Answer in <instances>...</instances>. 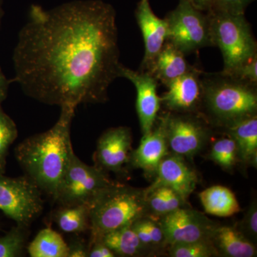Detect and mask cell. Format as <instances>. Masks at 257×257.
Masks as SVG:
<instances>
[{"label": "cell", "mask_w": 257, "mask_h": 257, "mask_svg": "<svg viewBox=\"0 0 257 257\" xmlns=\"http://www.w3.org/2000/svg\"><path fill=\"white\" fill-rule=\"evenodd\" d=\"M186 1L199 11L208 13L212 9L216 0H186Z\"/></svg>", "instance_id": "cell-34"}, {"label": "cell", "mask_w": 257, "mask_h": 257, "mask_svg": "<svg viewBox=\"0 0 257 257\" xmlns=\"http://www.w3.org/2000/svg\"><path fill=\"white\" fill-rule=\"evenodd\" d=\"M155 179L145 194L160 187H167L178 193L187 201L197 187L199 178L197 172L187 163L183 157L169 152L161 161Z\"/></svg>", "instance_id": "cell-14"}, {"label": "cell", "mask_w": 257, "mask_h": 257, "mask_svg": "<svg viewBox=\"0 0 257 257\" xmlns=\"http://www.w3.org/2000/svg\"><path fill=\"white\" fill-rule=\"evenodd\" d=\"M168 247L169 256L172 257H211L219 256L211 241H192L175 243Z\"/></svg>", "instance_id": "cell-26"}, {"label": "cell", "mask_w": 257, "mask_h": 257, "mask_svg": "<svg viewBox=\"0 0 257 257\" xmlns=\"http://www.w3.org/2000/svg\"><path fill=\"white\" fill-rule=\"evenodd\" d=\"M202 71L196 67L166 85L161 104L169 111L199 114L202 99Z\"/></svg>", "instance_id": "cell-13"}, {"label": "cell", "mask_w": 257, "mask_h": 257, "mask_svg": "<svg viewBox=\"0 0 257 257\" xmlns=\"http://www.w3.org/2000/svg\"><path fill=\"white\" fill-rule=\"evenodd\" d=\"M92 243L114 230L150 215L145 189L115 183L101 189L87 203Z\"/></svg>", "instance_id": "cell-4"}, {"label": "cell", "mask_w": 257, "mask_h": 257, "mask_svg": "<svg viewBox=\"0 0 257 257\" xmlns=\"http://www.w3.org/2000/svg\"><path fill=\"white\" fill-rule=\"evenodd\" d=\"M88 257H114L115 254L110 248L106 246L100 240H96L89 243Z\"/></svg>", "instance_id": "cell-32"}, {"label": "cell", "mask_w": 257, "mask_h": 257, "mask_svg": "<svg viewBox=\"0 0 257 257\" xmlns=\"http://www.w3.org/2000/svg\"><path fill=\"white\" fill-rule=\"evenodd\" d=\"M18 130L13 119L0 106V173H4L6 157L12 144L18 138Z\"/></svg>", "instance_id": "cell-27"}, {"label": "cell", "mask_w": 257, "mask_h": 257, "mask_svg": "<svg viewBox=\"0 0 257 257\" xmlns=\"http://www.w3.org/2000/svg\"><path fill=\"white\" fill-rule=\"evenodd\" d=\"M168 153L165 126L160 116L151 132L144 135L138 148L132 151L130 164L134 168L143 170L147 177H155L161 161Z\"/></svg>", "instance_id": "cell-16"}, {"label": "cell", "mask_w": 257, "mask_h": 257, "mask_svg": "<svg viewBox=\"0 0 257 257\" xmlns=\"http://www.w3.org/2000/svg\"><path fill=\"white\" fill-rule=\"evenodd\" d=\"M209 158L224 170H232L239 160L237 145L234 139L229 136L216 141L211 147Z\"/></svg>", "instance_id": "cell-24"}, {"label": "cell", "mask_w": 257, "mask_h": 257, "mask_svg": "<svg viewBox=\"0 0 257 257\" xmlns=\"http://www.w3.org/2000/svg\"><path fill=\"white\" fill-rule=\"evenodd\" d=\"M202 99L199 114L208 124L226 128L256 115V85L221 72H201Z\"/></svg>", "instance_id": "cell-3"}, {"label": "cell", "mask_w": 257, "mask_h": 257, "mask_svg": "<svg viewBox=\"0 0 257 257\" xmlns=\"http://www.w3.org/2000/svg\"><path fill=\"white\" fill-rule=\"evenodd\" d=\"M42 191L27 177L0 175V210L18 225L30 226L44 208Z\"/></svg>", "instance_id": "cell-7"}, {"label": "cell", "mask_w": 257, "mask_h": 257, "mask_svg": "<svg viewBox=\"0 0 257 257\" xmlns=\"http://www.w3.org/2000/svg\"><path fill=\"white\" fill-rule=\"evenodd\" d=\"M159 221L165 233L167 246L175 243L211 241L217 226L200 211L187 207L161 216Z\"/></svg>", "instance_id": "cell-10"}, {"label": "cell", "mask_w": 257, "mask_h": 257, "mask_svg": "<svg viewBox=\"0 0 257 257\" xmlns=\"http://www.w3.org/2000/svg\"><path fill=\"white\" fill-rule=\"evenodd\" d=\"M75 109L61 107L60 117L52 128L27 138L15 148V156L25 175L55 202L74 154L71 125Z\"/></svg>", "instance_id": "cell-2"}, {"label": "cell", "mask_w": 257, "mask_h": 257, "mask_svg": "<svg viewBox=\"0 0 257 257\" xmlns=\"http://www.w3.org/2000/svg\"><path fill=\"white\" fill-rule=\"evenodd\" d=\"M185 55L173 44L166 41L165 45L147 72L151 73L157 81L167 84L192 70Z\"/></svg>", "instance_id": "cell-17"}, {"label": "cell", "mask_w": 257, "mask_h": 257, "mask_svg": "<svg viewBox=\"0 0 257 257\" xmlns=\"http://www.w3.org/2000/svg\"><path fill=\"white\" fill-rule=\"evenodd\" d=\"M116 14L101 0L53 9L34 5L13 50L15 80L35 100L61 107L99 104L119 77Z\"/></svg>", "instance_id": "cell-1"}, {"label": "cell", "mask_w": 257, "mask_h": 257, "mask_svg": "<svg viewBox=\"0 0 257 257\" xmlns=\"http://www.w3.org/2000/svg\"><path fill=\"white\" fill-rule=\"evenodd\" d=\"M54 221L63 232L76 234L85 232L90 227L88 204L60 206L54 213Z\"/></svg>", "instance_id": "cell-23"}, {"label": "cell", "mask_w": 257, "mask_h": 257, "mask_svg": "<svg viewBox=\"0 0 257 257\" xmlns=\"http://www.w3.org/2000/svg\"><path fill=\"white\" fill-rule=\"evenodd\" d=\"M119 77L128 79L136 88L139 121L143 135H147L155 126L162 104L157 94L158 81L147 71H135L122 64L119 67Z\"/></svg>", "instance_id": "cell-11"}, {"label": "cell", "mask_w": 257, "mask_h": 257, "mask_svg": "<svg viewBox=\"0 0 257 257\" xmlns=\"http://www.w3.org/2000/svg\"><path fill=\"white\" fill-rule=\"evenodd\" d=\"M10 82L3 70L0 68V104L6 99L8 95V89H9Z\"/></svg>", "instance_id": "cell-35"}, {"label": "cell", "mask_w": 257, "mask_h": 257, "mask_svg": "<svg viewBox=\"0 0 257 257\" xmlns=\"http://www.w3.org/2000/svg\"><path fill=\"white\" fill-rule=\"evenodd\" d=\"M114 183L105 171L96 165H86L74 154L61 182L55 202L60 206L87 204L101 189Z\"/></svg>", "instance_id": "cell-8"}, {"label": "cell", "mask_w": 257, "mask_h": 257, "mask_svg": "<svg viewBox=\"0 0 257 257\" xmlns=\"http://www.w3.org/2000/svg\"><path fill=\"white\" fill-rule=\"evenodd\" d=\"M240 231L254 243L257 237V207L256 201L251 203L239 226Z\"/></svg>", "instance_id": "cell-29"}, {"label": "cell", "mask_w": 257, "mask_h": 257, "mask_svg": "<svg viewBox=\"0 0 257 257\" xmlns=\"http://www.w3.org/2000/svg\"><path fill=\"white\" fill-rule=\"evenodd\" d=\"M3 0H0V30H1L2 22H3V16H4V11L3 8Z\"/></svg>", "instance_id": "cell-36"}, {"label": "cell", "mask_w": 257, "mask_h": 257, "mask_svg": "<svg viewBox=\"0 0 257 257\" xmlns=\"http://www.w3.org/2000/svg\"><path fill=\"white\" fill-rule=\"evenodd\" d=\"M140 221L150 235L154 248H164L167 246H166L165 233H164L158 219L148 215L141 218Z\"/></svg>", "instance_id": "cell-28"}, {"label": "cell", "mask_w": 257, "mask_h": 257, "mask_svg": "<svg viewBox=\"0 0 257 257\" xmlns=\"http://www.w3.org/2000/svg\"><path fill=\"white\" fill-rule=\"evenodd\" d=\"M165 20L168 28L167 41L184 55L212 47L207 14L196 9L186 0H179L178 5Z\"/></svg>", "instance_id": "cell-6"}, {"label": "cell", "mask_w": 257, "mask_h": 257, "mask_svg": "<svg viewBox=\"0 0 257 257\" xmlns=\"http://www.w3.org/2000/svg\"><path fill=\"white\" fill-rule=\"evenodd\" d=\"M68 257H87L88 246L81 240H76L68 245Z\"/></svg>", "instance_id": "cell-33"}, {"label": "cell", "mask_w": 257, "mask_h": 257, "mask_svg": "<svg viewBox=\"0 0 257 257\" xmlns=\"http://www.w3.org/2000/svg\"><path fill=\"white\" fill-rule=\"evenodd\" d=\"M254 1L256 0H216L210 11L222 12L231 15H244L248 5Z\"/></svg>", "instance_id": "cell-30"}, {"label": "cell", "mask_w": 257, "mask_h": 257, "mask_svg": "<svg viewBox=\"0 0 257 257\" xmlns=\"http://www.w3.org/2000/svg\"><path fill=\"white\" fill-rule=\"evenodd\" d=\"M28 226L18 225L0 237V257L21 256L29 236Z\"/></svg>", "instance_id": "cell-25"}, {"label": "cell", "mask_w": 257, "mask_h": 257, "mask_svg": "<svg viewBox=\"0 0 257 257\" xmlns=\"http://www.w3.org/2000/svg\"><path fill=\"white\" fill-rule=\"evenodd\" d=\"M132 143V132L127 126L106 130L98 140L94 155L95 165L106 172L123 173L130 164Z\"/></svg>", "instance_id": "cell-12"}, {"label": "cell", "mask_w": 257, "mask_h": 257, "mask_svg": "<svg viewBox=\"0 0 257 257\" xmlns=\"http://www.w3.org/2000/svg\"><path fill=\"white\" fill-rule=\"evenodd\" d=\"M204 211L219 217H229L241 211L239 202L232 191L221 185L212 186L199 194Z\"/></svg>", "instance_id": "cell-20"}, {"label": "cell", "mask_w": 257, "mask_h": 257, "mask_svg": "<svg viewBox=\"0 0 257 257\" xmlns=\"http://www.w3.org/2000/svg\"><path fill=\"white\" fill-rule=\"evenodd\" d=\"M28 251L32 257H68L69 246L62 235L45 228L29 244Z\"/></svg>", "instance_id": "cell-22"}, {"label": "cell", "mask_w": 257, "mask_h": 257, "mask_svg": "<svg viewBox=\"0 0 257 257\" xmlns=\"http://www.w3.org/2000/svg\"><path fill=\"white\" fill-rule=\"evenodd\" d=\"M243 81L256 85L257 84V56L243 64L233 73L229 74Z\"/></svg>", "instance_id": "cell-31"}, {"label": "cell", "mask_w": 257, "mask_h": 257, "mask_svg": "<svg viewBox=\"0 0 257 257\" xmlns=\"http://www.w3.org/2000/svg\"><path fill=\"white\" fill-rule=\"evenodd\" d=\"M212 47H219L224 60L222 72L231 74L257 56V43L244 15L207 13Z\"/></svg>", "instance_id": "cell-5"}, {"label": "cell", "mask_w": 257, "mask_h": 257, "mask_svg": "<svg viewBox=\"0 0 257 257\" xmlns=\"http://www.w3.org/2000/svg\"><path fill=\"white\" fill-rule=\"evenodd\" d=\"M135 18L145 43V56L141 71H148L167 40L168 28L165 19L158 18L154 13L150 0L139 1Z\"/></svg>", "instance_id": "cell-15"}, {"label": "cell", "mask_w": 257, "mask_h": 257, "mask_svg": "<svg viewBox=\"0 0 257 257\" xmlns=\"http://www.w3.org/2000/svg\"><path fill=\"white\" fill-rule=\"evenodd\" d=\"M97 240L110 248L115 256H141L150 252L138 239L132 225L106 233Z\"/></svg>", "instance_id": "cell-21"}, {"label": "cell", "mask_w": 257, "mask_h": 257, "mask_svg": "<svg viewBox=\"0 0 257 257\" xmlns=\"http://www.w3.org/2000/svg\"><path fill=\"white\" fill-rule=\"evenodd\" d=\"M225 128L236 142L239 160L256 167L257 115L240 120Z\"/></svg>", "instance_id": "cell-19"}, {"label": "cell", "mask_w": 257, "mask_h": 257, "mask_svg": "<svg viewBox=\"0 0 257 257\" xmlns=\"http://www.w3.org/2000/svg\"><path fill=\"white\" fill-rule=\"evenodd\" d=\"M219 256L226 257H254L256 247L236 226H216L212 237Z\"/></svg>", "instance_id": "cell-18"}, {"label": "cell", "mask_w": 257, "mask_h": 257, "mask_svg": "<svg viewBox=\"0 0 257 257\" xmlns=\"http://www.w3.org/2000/svg\"><path fill=\"white\" fill-rule=\"evenodd\" d=\"M167 145L172 153L193 157L201 152L209 139V124L199 114L169 111L161 115Z\"/></svg>", "instance_id": "cell-9"}]
</instances>
